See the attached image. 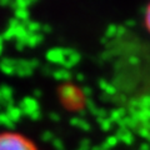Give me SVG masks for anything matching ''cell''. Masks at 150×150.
I'll return each mask as SVG.
<instances>
[{"mask_svg": "<svg viewBox=\"0 0 150 150\" xmlns=\"http://www.w3.org/2000/svg\"><path fill=\"white\" fill-rule=\"evenodd\" d=\"M0 150H38L31 140L15 131L0 133Z\"/></svg>", "mask_w": 150, "mask_h": 150, "instance_id": "6da1fadb", "label": "cell"}, {"mask_svg": "<svg viewBox=\"0 0 150 150\" xmlns=\"http://www.w3.org/2000/svg\"><path fill=\"white\" fill-rule=\"evenodd\" d=\"M145 23H146L148 30L150 31V3H149V5H148V9H146V13H145Z\"/></svg>", "mask_w": 150, "mask_h": 150, "instance_id": "7a4b0ae2", "label": "cell"}]
</instances>
